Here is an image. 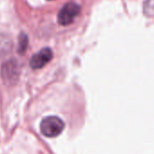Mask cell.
I'll return each mask as SVG.
<instances>
[{
	"label": "cell",
	"instance_id": "cell-3",
	"mask_svg": "<svg viewBox=\"0 0 154 154\" xmlns=\"http://www.w3.org/2000/svg\"><path fill=\"white\" fill-rule=\"evenodd\" d=\"M53 58V51L46 47L40 50L37 54L33 55L30 60V66L33 69H40L46 65Z\"/></svg>",
	"mask_w": 154,
	"mask_h": 154
},
{
	"label": "cell",
	"instance_id": "cell-2",
	"mask_svg": "<svg viewBox=\"0 0 154 154\" xmlns=\"http://www.w3.org/2000/svg\"><path fill=\"white\" fill-rule=\"evenodd\" d=\"M81 12V8L74 2H69L58 13V23L62 26L72 24Z\"/></svg>",
	"mask_w": 154,
	"mask_h": 154
},
{
	"label": "cell",
	"instance_id": "cell-1",
	"mask_svg": "<svg viewBox=\"0 0 154 154\" xmlns=\"http://www.w3.org/2000/svg\"><path fill=\"white\" fill-rule=\"evenodd\" d=\"M64 129L63 121L57 116H48L43 119L40 123V131L43 135L48 138L57 137Z\"/></svg>",
	"mask_w": 154,
	"mask_h": 154
},
{
	"label": "cell",
	"instance_id": "cell-4",
	"mask_svg": "<svg viewBox=\"0 0 154 154\" xmlns=\"http://www.w3.org/2000/svg\"><path fill=\"white\" fill-rule=\"evenodd\" d=\"M28 44L27 36L25 34H21L19 36V45H18V51L20 54H24Z\"/></svg>",
	"mask_w": 154,
	"mask_h": 154
},
{
	"label": "cell",
	"instance_id": "cell-5",
	"mask_svg": "<svg viewBox=\"0 0 154 154\" xmlns=\"http://www.w3.org/2000/svg\"><path fill=\"white\" fill-rule=\"evenodd\" d=\"M144 13L146 15L154 13V0H146L144 3Z\"/></svg>",
	"mask_w": 154,
	"mask_h": 154
}]
</instances>
